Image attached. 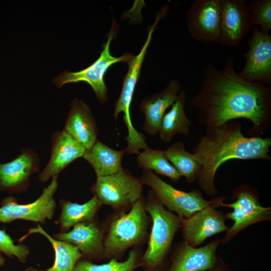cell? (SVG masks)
<instances>
[{"label":"cell","mask_w":271,"mask_h":271,"mask_svg":"<svg viewBox=\"0 0 271 271\" xmlns=\"http://www.w3.org/2000/svg\"><path fill=\"white\" fill-rule=\"evenodd\" d=\"M207 271H227V270H226L225 268L222 266L217 265L213 268L210 270H207Z\"/></svg>","instance_id":"f546056e"},{"label":"cell","mask_w":271,"mask_h":271,"mask_svg":"<svg viewBox=\"0 0 271 271\" xmlns=\"http://www.w3.org/2000/svg\"><path fill=\"white\" fill-rule=\"evenodd\" d=\"M24 271H47L46 270H39L37 268L33 267H30L27 268H26Z\"/></svg>","instance_id":"1f68e13d"},{"label":"cell","mask_w":271,"mask_h":271,"mask_svg":"<svg viewBox=\"0 0 271 271\" xmlns=\"http://www.w3.org/2000/svg\"><path fill=\"white\" fill-rule=\"evenodd\" d=\"M164 11L160 10L157 14L153 25L150 27L147 39L140 53L133 56L127 62L128 69L125 75L121 91L118 99L115 102L113 117L117 120L120 113H123V120L127 129L126 139L130 141L137 140L141 133L137 131L133 125L130 113L134 91L137 82L140 76L141 70L145 59L147 50L150 46L153 34L158 22L165 16Z\"/></svg>","instance_id":"30bf717a"},{"label":"cell","mask_w":271,"mask_h":271,"mask_svg":"<svg viewBox=\"0 0 271 271\" xmlns=\"http://www.w3.org/2000/svg\"><path fill=\"white\" fill-rule=\"evenodd\" d=\"M6 259L3 256L2 253L0 251V268L5 265Z\"/></svg>","instance_id":"4dcf8cb0"},{"label":"cell","mask_w":271,"mask_h":271,"mask_svg":"<svg viewBox=\"0 0 271 271\" xmlns=\"http://www.w3.org/2000/svg\"><path fill=\"white\" fill-rule=\"evenodd\" d=\"M220 239L202 247H193L185 241L175 251L168 271H207L216 266V250Z\"/></svg>","instance_id":"e0dca14e"},{"label":"cell","mask_w":271,"mask_h":271,"mask_svg":"<svg viewBox=\"0 0 271 271\" xmlns=\"http://www.w3.org/2000/svg\"><path fill=\"white\" fill-rule=\"evenodd\" d=\"M86 150L97 140L98 128L89 106L82 100L74 98L63 129Z\"/></svg>","instance_id":"ffe728a7"},{"label":"cell","mask_w":271,"mask_h":271,"mask_svg":"<svg viewBox=\"0 0 271 271\" xmlns=\"http://www.w3.org/2000/svg\"><path fill=\"white\" fill-rule=\"evenodd\" d=\"M103 233L94 220L78 223L70 231L55 234L54 238L75 246L85 259L98 260L103 258Z\"/></svg>","instance_id":"2e32d148"},{"label":"cell","mask_w":271,"mask_h":271,"mask_svg":"<svg viewBox=\"0 0 271 271\" xmlns=\"http://www.w3.org/2000/svg\"><path fill=\"white\" fill-rule=\"evenodd\" d=\"M38 155L30 149H25L12 161L0 164V190L9 193L27 190L30 177L39 170Z\"/></svg>","instance_id":"9a60e30c"},{"label":"cell","mask_w":271,"mask_h":271,"mask_svg":"<svg viewBox=\"0 0 271 271\" xmlns=\"http://www.w3.org/2000/svg\"><path fill=\"white\" fill-rule=\"evenodd\" d=\"M58 176L52 178L50 184L43 189L40 197L28 204H19L9 196L4 198L0 207V222L9 223L17 219L45 224L53 218L56 207L54 194L58 188Z\"/></svg>","instance_id":"ba28073f"},{"label":"cell","mask_w":271,"mask_h":271,"mask_svg":"<svg viewBox=\"0 0 271 271\" xmlns=\"http://www.w3.org/2000/svg\"><path fill=\"white\" fill-rule=\"evenodd\" d=\"M232 196L235 200L231 203L220 202L218 207H226L232 211L226 214V218L233 221L229 227L223 240V243L228 242L238 232L247 226L256 223L268 221L271 218V208L261 206L257 192L253 188L243 185L236 189Z\"/></svg>","instance_id":"52a82bcc"},{"label":"cell","mask_w":271,"mask_h":271,"mask_svg":"<svg viewBox=\"0 0 271 271\" xmlns=\"http://www.w3.org/2000/svg\"><path fill=\"white\" fill-rule=\"evenodd\" d=\"M137 163L139 168L168 177L174 182L181 177L167 159L165 151L150 148L144 150L138 154Z\"/></svg>","instance_id":"484cf974"},{"label":"cell","mask_w":271,"mask_h":271,"mask_svg":"<svg viewBox=\"0 0 271 271\" xmlns=\"http://www.w3.org/2000/svg\"><path fill=\"white\" fill-rule=\"evenodd\" d=\"M165 153L171 164L188 182L191 183L197 180L201 170V164L193 153L185 149L182 141L173 144Z\"/></svg>","instance_id":"d4e9b609"},{"label":"cell","mask_w":271,"mask_h":271,"mask_svg":"<svg viewBox=\"0 0 271 271\" xmlns=\"http://www.w3.org/2000/svg\"><path fill=\"white\" fill-rule=\"evenodd\" d=\"M52 142L50 160L39 175L41 182H46L50 178L58 176L73 161L83 157L86 150L64 129L55 133Z\"/></svg>","instance_id":"ac0fdd59"},{"label":"cell","mask_w":271,"mask_h":271,"mask_svg":"<svg viewBox=\"0 0 271 271\" xmlns=\"http://www.w3.org/2000/svg\"><path fill=\"white\" fill-rule=\"evenodd\" d=\"M91 190L101 204L119 208L131 206L142 197L143 184L123 169L112 175L97 177Z\"/></svg>","instance_id":"9c48e42d"},{"label":"cell","mask_w":271,"mask_h":271,"mask_svg":"<svg viewBox=\"0 0 271 271\" xmlns=\"http://www.w3.org/2000/svg\"><path fill=\"white\" fill-rule=\"evenodd\" d=\"M245 64L238 73L243 79L267 85L271 84V35L252 26Z\"/></svg>","instance_id":"7c38bea8"},{"label":"cell","mask_w":271,"mask_h":271,"mask_svg":"<svg viewBox=\"0 0 271 271\" xmlns=\"http://www.w3.org/2000/svg\"><path fill=\"white\" fill-rule=\"evenodd\" d=\"M234 63L228 57L222 69L208 63L190 104L198 110V121L206 129L243 118L252 123L250 137H259L270 126L271 87L243 79L236 72Z\"/></svg>","instance_id":"6da1fadb"},{"label":"cell","mask_w":271,"mask_h":271,"mask_svg":"<svg viewBox=\"0 0 271 271\" xmlns=\"http://www.w3.org/2000/svg\"><path fill=\"white\" fill-rule=\"evenodd\" d=\"M221 0H194L187 13V27L193 40L203 43L220 39Z\"/></svg>","instance_id":"8fae6325"},{"label":"cell","mask_w":271,"mask_h":271,"mask_svg":"<svg viewBox=\"0 0 271 271\" xmlns=\"http://www.w3.org/2000/svg\"><path fill=\"white\" fill-rule=\"evenodd\" d=\"M61 213L56 223L59 225L61 232H67L71 227L82 222L94 220L101 203L93 196L83 204L73 203L62 199L59 202Z\"/></svg>","instance_id":"603a6c76"},{"label":"cell","mask_w":271,"mask_h":271,"mask_svg":"<svg viewBox=\"0 0 271 271\" xmlns=\"http://www.w3.org/2000/svg\"><path fill=\"white\" fill-rule=\"evenodd\" d=\"M180 90L179 82L171 80L164 89L142 100L140 107L145 117L143 129L146 132L151 136L159 133L167 110L176 100Z\"/></svg>","instance_id":"d6986e66"},{"label":"cell","mask_w":271,"mask_h":271,"mask_svg":"<svg viewBox=\"0 0 271 271\" xmlns=\"http://www.w3.org/2000/svg\"><path fill=\"white\" fill-rule=\"evenodd\" d=\"M249 5L251 24L268 33L271 29V0H254Z\"/></svg>","instance_id":"83f0119b"},{"label":"cell","mask_w":271,"mask_h":271,"mask_svg":"<svg viewBox=\"0 0 271 271\" xmlns=\"http://www.w3.org/2000/svg\"><path fill=\"white\" fill-rule=\"evenodd\" d=\"M33 233H39L46 238L51 244L55 253L53 265L47 271H74L77 262L82 258L80 251L73 245L56 239L50 235L38 224L36 227L31 228L27 234L19 239V242Z\"/></svg>","instance_id":"cb8c5ba5"},{"label":"cell","mask_w":271,"mask_h":271,"mask_svg":"<svg viewBox=\"0 0 271 271\" xmlns=\"http://www.w3.org/2000/svg\"><path fill=\"white\" fill-rule=\"evenodd\" d=\"M270 147V138L244 136L242 124L236 120L206 129L193 151L201 166L196 180L199 186L209 196L217 194L214 180L222 165L232 160L269 161Z\"/></svg>","instance_id":"7a4b0ae2"},{"label":"cell","mask_w":271,"mask_h":271,"mask_svg":"<svg viewBox=\"0 0 271 271\" xmlns=\"http://www.w3.org/2000/svg\"><path fill=\"white\" fill-rule=\"evenodd\" d=\"M145 209L152 220L148 247L141 257L144 271H162L182 219L166 209L154 192L149 191Z\"/></svg>","instance_id":"3957f363"},{"label":"cell","mask_w":271,"mask_h":271,"mask_svg":"<svg viewBox=\"0 0 271 271\" xmlns=\"http://www.w3.org/2000/svg\"><path fill=\"white\" fill-rule=\"evenodd\" d=\"M125 150L113 149L97 140L85 150L83 158L93 168L96 177L106 176L122 171V159Z\"/></svg>","instance_id":"44dd1931"},{"label":"cell","mask_w":271,"mask_h":271,"mask_svg":"<svg viewBox=\"0 0 271 271\" xmlns=\"http://www.w3.org/2000/svg\"><path fill=\"white\" fill-rule=\"evenodd\" d=\"M119 26L114 18L111 28L107 34V40L103 45L100 56L91 65L85 69L77 72L65 70L53 79V81L58 88L65 84L85 82L90 85L99 101L103 103L107 100V90L104 78L106 72L112 65L119 62L127 63L133 56L131 53H125L119 57L113 56L110 52L112 40L115 39Z\"/></svg>","instance_id":"5b68a950"},{"label":"cell","mask_w":271,"mask_h":271,"mask_svg":"<svg viewBox=\"0 0 271 271\" xmlns=\"http://www.w3.org/2000/svg\"><path fill=\"white\" fill-rule=\"evenodd\" d=\"M0 251L8 257H16L22 263L26 261L30 249L23 244H16L5 229H0Z\"/></svg>","instance_id":"f1b7e54d"},{"label":"cell","mask_w":271,"mask_h":271,"mask_svg":"<svg viewBox=\"0 0 271 271\" xmlns=\"http://www.w3.org/2000/svg\"><path fill=\"white\" fill-rule=\"evenodd\" d=\"M140 180L143 185L151 188L164 206L177 213L181 219L188 218L203 208L225 199L222 196L208 200L198 190H178L149 170H144Z\"/></svg>","instance_id":"8992f818"},{"label":"cell","mask_w":271,"mask_h":271,"mask_svg":"<svg viewBox=\"0 0 271 271\" xmlns=\"http://www.w3.org/2000/svg\"><path fill=\"white\" fill-rule=\"evenodd\" d=\"M145 200L142 197L127 213L115 217L103 240V258L117 259L127 248L139 243L147 230Z\"/></svg>","instance_id":"277c9868"},{"label":"cell","mask_w":271,"mask_h":271,"mask_svg":"<svg viewBox=\"0 0 271 271\" xmlns=\"http://www.w3.org/2000/svg\"><path fill=\"white\" fill-rule=\"evenodd\" d=\"M186 99L185 91L182 89L170 110L165 114L158 133L163 141L170 143L177 134L189 136L192 123L185 112Z\"/></svg>","instance_id":"7402d4cb"},{"label":"cell","mask_w":271,"mask_h":271,"mask_svg":"<svg viewBox=\"0 0 271 271\" xmlns=\"http://www.w3.org/2000/svg\"><path fill=\"white\" fill-rule=\"evenodd\" d=\"M220 39L227 47L238 46L252 27L249 5L243 0H221Z\"/></svg>","instance_id":"5bb4252c"},{"label":"cell","mask_w":271,"mask_h":271,"mask_svg":"<svg viewBox=\"0 0 271 271\" xmlns=\"http://www.w3.org/2000/svg\"><path fill=\"white\" fill-rule=\"evenodd\" d=\"M140 266L141 257L133 249L129 251L127 258L123 261L111 258L108 262L97 264L81 258L76 263L74 271H134Z\"/></svg>","instance_id":"4316f807"},{"label":"cell","mask_w":271,"mask_h":271,"mask_svg":"<svg viewBox=\"0 0 271 271\" xmlns=\"http://www.w3.org/2000/svg\"><path fill=\"white\" fill-rule=\"evenodd\" d=\"M223 200L203 208L188 218L182 219L183 235L187 243L197 247L207 238L227 231L229 227L225 224V216L216 209Z\"/></svg>","instance_id":"4fadbf2b"}]
</instances>
